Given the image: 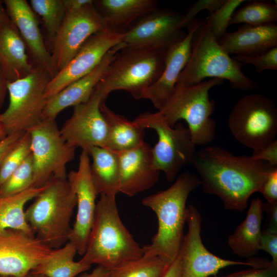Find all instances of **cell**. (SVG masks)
<instances>
[{"label": "cell", "mask_w": 277, "mask_h": 277, "mask_svg": "<svg viewBox=\"0 0 277 277\" xmlns=\"http://www.w3.org/2000/svg\"><path fill=\"white\" fill-rule=\"evenodd\" d=\"M204 192L218 196L227 210L242 211L277 167L218 146L196 150L192 163Z\"/></svg>", "instance_id": "6da1fadb"}, {"label": "cell", "mask_w": 277, "mask_h": 277, "mask_svg": "<svg viewBox=\"0 0 277 277\" xmlns=\"http://www.w3.org/2000/svg\"><path fill=\"white\" fill-rule=\"evenodd\" d=\"M200 185L197 175L186 171L168 189L142 200V205L152 209L158 220L151 243L142 247L143 256L158 257L169 264L176 258L184 236L186 202L189 194Z\"/></svg>", "instance_id": "7a4b0ae2"}, {"label": "cell", "mask_w": 277, "mask_h": 277, "mask_svg": "<svg viewBox=\"0 0 277 277\" xmlns=\"http://www.w3.org/2000/svg\"><path fill=\"white\" fill-rule=\"evenodd\" d=\"M143 255L142 247L120 218L115 197L100 194L86 250L79 261L110 270Z\"/></svg>", "instance_id": "3957f363"}, {"label": "cell", "mask_w": 277, "mask_h": 277, "mask_svg": "<svg viewBox=\"0 0 277 277\" xmlns=\"http://www.w3.org/2000/svg\"><path fill=\"white\" fill-rule=\"evenodd\" d=\"M243 66L221 46L212 32L207 16L199 21L193 34L190 57L179 76L175 87L193 85L211 77L227 80L236 89H256V84L242 71Z\"/></svg>", "instance_id": "277c9868"}, {"label": "cell", "mask_w": 277, "mask_h": 277, "mask_svg": "<svg viewBox=\"0 0 277 277\" xmlns=\"http://www.w3.org/2000/svg\"><path fill=\"white\" fill-rule=\"evenodd\" d=\"M166 49L126 45L115 55L94 91L102 103L113 91L123 90L135 99H142L146 89L161 76Z\"/></svg>", "instance_id": "5b68a950"}, {"label": "cell", "mask_w": 277, "mask_h": 277, "mask_svg": "<svg viewBox=\"0 0 277 277\" xmlns=\"http://www.w3.org/2000/svg\"><path fill=\"white\" fill-rule=\"evenodd\" d=\"M25 211L35 236L49 247L58 249L69 241L71 219L77 204L67 179L52 177Z\"/></svg>", "instance_id": "8992f818"}, {"label": "cell", "mask_w": 277, "mask_h": 277, "mask_svg": "<svg viewBox=\"0 0 277 277\" xmlns=\"http://www.w3.org/2000/svg\"><path fill=\"white\" fill-rule=\"evenodd\" d=\"M223 82L222 79L212 78L193 85L175 87L159 111L172 127L180 120H185L195 145L208 144L214 138L216 129V122L211 117L215 103L210 99L209 91Z\"/></svg>", "instance_id": "52a82bcc"}, {"label": "cell", "mask_w": 277, "mask_h": 277, "mask_svg": "<svg viewBox=\"0 0 277 277\" xmlns=\"http://www.w3.org/2000/svg\"><path fill=\"white\" fill-rule=\"evenodd\" d=\"M133 121L144 129L156 131L158 141L152 147L153 166L172 182L184 166L192 163L196 151L189 129L181 122L170 126L159 111L143 112Z\"/></svg>", "instance_id": "ba28073f"}, {"label": "cell", "mask_w": 277, "mask_h": 277, "mask_svg": "<svg viewBox=\"0 0 277 277\" xmlns=\"http://www.w3.org/2000/svg\"><path fill=\"white\" fill-rule=\"evenodd\" d=\"M228 124L235 139L255 152L275 140L277 108L264 95H246L234 105Z\"/></svg>", "instance_id": "9c48e42d"}, {"label": "cell", "mask_w": 277, "mask_h": 277, "mask_svg": "<svg viewBox=\"0 0 277 277\" xmlns=\"http://www.w3.org/2000/svg\"><path fill=\"white\" fill-rule=\"evenodd\" d=\"M51 78L45 69L35 65L27 76L8 83L9 103L1 113L8 135L26 132L41 121L45 89Z\"/></svg>", "instance_id": "30bf717a"}, {"label": "cell", "mask_w": 277, "mask_h": 277, "mask_svg": "<svg viewBox=\"0 0 277 277\" xmlns=\"http://www.w3.org/2000/svg\"><path fill=\"white\" fill-rule=\"evenodd\" d=\"M27 132L31 137L33 187L44 186L52 177L66 179V165L74 159L76 148L64 140L55 120L42 119Z\"/></svg>", "instance_id": "8fae6325"}, {"label": "cell", "mask_w": 277, "mask_h": 277, "mask_svg": "<svg viewBox=\"0 0 277 277\" xmlns=\"http://www.w3.org/2000/svg\"><path fill=\"white\" fill-rule=\"evenodd\" d=\"M186 223L188 230L177 255L181 264V277H210L216 275L221 269L230 266H256L250 258L246 262L229 260L217 256L208 251L201 236V215L192 205L187 207Z\"/></svg>", "instance_id": "7c38bea8"}, {"label": "cell", "mask_w": 277, "mask_h": 277, "mask_svg": "<svg viewBox=\"0 0 277 277\" xmlns=\"http://www.w3.org/2000/svg\"><path fill=\"white\" fill-rule=\"evenodd\" d=\"M103 30L102 19L94 3L77 11L66 12L52 42L51 55L55 75L73 58L89 37Z\"/></svg>", "instance_id": "4fadbf2b"}, {"label": "cell", "mask_w": 277, "mask_h": 277, "mask_svg": "<svg viewBox=\"0 0 277 277\" xmlns=\"http://www.w3.org/2000/svg\"><path fill=\"white\" fill-rule=\"evenodd\" d=\"M125 33L103 30L89 37L76 54L47 84L45 96L48 99L74 81L91 72L113 47L124 43Z\"/></svg>", "instance_id": "5bb4252c"}, {"label": "cell", "mask_w": 277, "mask_h": 277, "mask_svg": "<svg viewBox=\"0 0 277 277\" xmlns=\"http://www.w3.org/2000/svg\"><path fill=\"white\" fill-rule=\"evenodd\" d=\"M53 250L35 235L6 229L0 232V274L24 277L48 259Z\"/></svg>", "instance_id": "9a60e30c"}, {"label": "cell", "mask_w": 277, "mask_h": 277, "mask_svg": "<svg viewBox=\"0 0 277 277\" xmlns=\"http://www.w3.org/2000/svg\"><path fill=\"white\" fill-rule=\"evenodd\" d=\"M182 17L176 10L157 8L131 26L124 43L130 46L166 49L186 36L187 32L181 27Z\"/></svg>", "instance_id": "2e32d148"}, {"label": "cell", "mask_w": 277, "mask_h": 277, "mask_svg": "<svg viewBox=\"0 0 277 277\" xmlns=\"http://www.w3.org/2000/svg\"><path fill=\"white\" fill-rule=\"evenodd\" d=\"M102 103L100 96L93 91L87 102L73 107L72 114L60 129L68 144L88 153L94 147L106 148L108 129L100 109Z\"/></svg>", "instance_id": "e0dca14e"}, {"label": "cell", "mask_w": 277, "mask_h": 277, "mask_svg": "<svg viewBox=\"0 0 277 277\" xmlns=\"http://www.w3.org/2000/svg\"><path fill=\"white\" fill-rule=\"evenodd\" d=\"M67 179L77 197V214L72 227L69 242L81 255L85 253L92 227L96 210L97 194L91 175L89 154L82 151L76 171L71 170Z\"/></svg>", "instance_id": "ac0fdd59"}, {"label": "cell", "mask_w": 277, "mask_h": 277, "mask_svg": "<svg viewBox=\"0 0 277 277\" xmlns=\"http://www.w3.org/2000/svg\"><path fill=\"white\" fill-rule=\"evenodd\" d=\"M117 154L119 192L132 197L150 189L159 181L160 171L153 166L152 147L148 143L144 141Z\"/></svg>", "instance_id": "d6986e66"}, {"label": "cell", "mask_w": 277, "mask_h": 277, "mask_svg": "<svg viewBox=\"0 0 277 277\" xmlns=\"http://www.w3.org/2000/svg\"><path fill=\"white\" fill-rule=\"evenodd\" d=\"M199 21L195 18L187 27L186 36L167 48L165 65L161 76L143 94L142 99L149 100L159 111L164 108L173 94L179 76L189 60L193 34Z\"/></svg>", "instance_id": "ffe728a7"}, {"label": "cell", "mask_w": 277, "mask_h": 277, "mask_svg": "<svg viewBox=\"0 0 277 277\" xmlns=\"http://www.w3.org/2000/svg\"><path fill=\"white\" fill-rule=\"evenodd\" d=\"M125 45L122 43L113 47L91 72L47 99L42 119L55 120L57 115L66 108L74 107L87 102L115 54Z\"/></svg>", "instance_id": "44dd1931"}, {"label": "cell", "mask_w": 277, "mask_h": 277, "mask_svg": "<svg viewBox=\"0 0 277 277\" xmlns=\"http://www.w3.org/2000/svg\"><path fill=\"white\" fill-rule=\"evenodd\" d=\"M10 21L19 31L36 66L45 69L51 78L55 75L51 54L48 51L35 12L25 0L3 1Z\"/></svg>", "instance_id": "7402d4cb"}, {"label": "cell", "mask_w": 277, "mask_h": 277, "mask_svg": "<svg viewBox=\"0 0 277 277\" xmlns=\"http://www.w3.org/2000/svg\"><path fill=\"white\" fill-rule=\"evenodd\" d=\"M229 55H254L277 47V26L243 24L218 41Z\"/></svg>", "instance_id": "603a6c76"}, {"label": "cell", "mask_w": 277, "mask_h": 277, "mask_svg": "<svg viewBox=\"0 0 277 277\" xmlns=\"http://www.w3.org/2000/svg\"><path fill=\"white\" fill-rule=\"evenodd\" d=\"M155 0H98L94 5L104 30L124 33L137 19L157 8Z\"/></svg>", "instance_id": "cb8c5ba5"}, {"label": "cell", "mask_w": 277, "mask_h": 277, "mask_svg": "<svg viewBox=\"0 0 277 277\" xmlns=\"http://www.w3.org/2000/svg\"><path fill=\"white\" fill-rule=\"evenodd\" d=\"M26 45L10 19L0 23V66L8 82L21 79L32 70Z\"/></svg>", "instance_id": "d4e9b609"}, {"label": "cell", "mask_w": 277, "mask_h": 277, "mask_svg": "<svg viewBox=\"0 0 277 277\" xmlns=\"http://www.w3.org/2000/svg\"><path fill=\"white\" fill-rule=\"evenodd\" d=\"M263 203L259 198L253 199L245 219L228 237L229 247L239 256L250 258L260 250L264 212Z\"/></svg>", "instance_id": "484cf974"}, {"label": "cell", "mask_w": 277, "mask_h": 277, "mask_svg": "<svg viewBox=\"0 0 277 277\" xmlns=\"http://www.w3.org/2000/svg\"><path fill=\"white\" fill-rule=\"evenodd\" d=\"M92 159L91 175L97 195L115 197L119 193V160L117 152L107 148L94 147L88 151Z\"/></svg>", "instance_id": "4316f807"}, {"label": "cell", "mask_w": 277, "mask_h": 277, "mask_svg": "<svg viewBox=\"0 0 277 277\" xmlns=\"http://www.w3.org/2000/svg\"><path fill=\"white\" fill-rule=\"evenodd\" d=\"M100 109L108 129L106 148L116 152L133 148L144 142L145 129L102 103Z\"/></svg>", "instance_id": "83f0119b"}, {"label": "cell", "mask_w": 277, "mask_h": 277, "mask_svg": "<svg viewBox=\"0 0 277 277\" xmlns=\"http://www.w3.org/2000/svg\"><path fill=\"white\" fill-rule=\"evenodd\" d=\"M46 185L41 188L32 187L11 196H0V232L7 229H13L35 235L26 221L24 207Z\"/></svg>", "instance_id": "f1b7e54d"}, {"label": "cell", "mask_w": 277, "mask_h": 277, "mask_svg": "<svg viewBox=\"0 0 277 277\" xmlns=\"http://www.w3.org/2000/svg\"><path fill=\"white\" fill-rule=\"evenodd\" d=\"M77 252L75 246L70 242L54 249L51 255L36 266L30 272L46 277H76L89 270L91 266L74 261Z\"/></svg>", "instance_id": "f546056e"}, {"label": "cell", "mask_w": 277, "mask_h": 277, "mask_svg": "<svg viewBox=\"0 0 277 277\" xmlns=\"http://www.w3.org/2000/svg\"><path fill=\"white\" fill-rule=\"evenodd\" d=\"M277 21V5L271 1H246L233 13L229 26L243 24L263 25L274 24Z\"/></svg>", "instance_id": "4dcf8cb0"}, {"label": "cell", "mask_w": 277, "mask_h": 277, "mask_svg": "<svg viewBox=\"0 0 277 277\" xmlns=\"http://www.w3.org/2000/svg\"><path fill=\"white\" fill-rule=\"evenodd\" d=\"M169 265L158 257L143 256L109 270V277H162Z\"/></svg>", "instance_id": "1f68e13d"}, {"label": "cell", "mask_w": 277, "mask_h": 277, "mask_svg": "<svg viewBox=\"0 0 277 277\" xmlns=\"http://www.w3.org/2000/svg\"><path fill=\"white\" fill-rule=\"evenodd\" d=\"M31 7L42 18L48 36L53 42L66 14L64 0H31Z\"/></svg>", "instance_id": "d6a6232c"}, {"label": "cell", "mask_w": 277, "mask_h": 277, "mask_svg": "<svg viewBox=\"0 0 277 277\" xmlns=\"http://www.w3.org/2000/svg\"><path fill=\"white\" fill-rule=\"evenodd\" d=\"M34 170L31 154L0 187V196H9L33 187Z\"/></svg>", "instance_id": "836d02e7"}, {"label": "cell", "mask_w": 277, "mask_h": 277, "mask_svg": "<svg viewBox=\"0 0 277 277\" xmlns=\"http://www.w3.org/2000/svg\"><path fill=\"white\" fill-rule=\"evenodd\" d=\"M31 154V137L26 131L18 144L6 155L0 166V187Z\"/></svg>", "instance_id": "e575fe53"}, {"label": "cell", "mask_w": 277, "mask_h": 277, "mask_svg": "<svg viewBox=\"0 0 277 277\" xmlns=\"http://www.w3.org/2000/svg\"><path fill=\"white\" fill-rule=\"evenodd\" d=\"M245 0H224L222 5L213 12L208 14L212 32L219 41L227 32L231 16L237 8Z\"/></svg>", "instance_id": "d590c367"}, {"label": "cell", "mask_w": 277, "mask_h": 277, "mask_svg": "<svg viewBox=\"0 0 277 277\" xmlns=\"http://www.w3.org/2000/svg\"><path fill=\"white\" fill-rule=\"evenodd\" d=\"M244 64H250L260 73L267 70H277V47L254 55L237 54L232 57Z\"/></svg>", "instance_id": "8d00e7d4"}, {"label": "cell", "mask_w": 277, "mask_h": 277, "mask_svg": "<svg viewBox=\"0 0 277 277\" xmlns=\"http://www.w3.org/2000/svg\"><path fill=\"white\" fill-rule=\"evenodd\" d=\"M224 0H199L193 3L183 15L181 21L182 29L188 27L189 24L195 18L201 11L206 10L209 14L217 9L223 3Z\"/></svg>", "instance_id": "74e56055"}, {"label": "cell", "mask_w": 277, "mask_h": 277, "mask_svg": "<svg viewBox=\"0 0 277 277\" xmlns=\"http://www.w3.org/2000/svg\"><path fill=\"white\" fill-rule=\"evenodd\" d=\"M234 277H277V264L263 261L260 266L235 272Z\"/></svg>", "instance_id": "f35d334b"}, {"label": "cell", "mask_w": 277, "mask_h": 277, "mask_svg": "<svg viewBox=\"0 0 277 277\" xmlns=\"http://www.w3.org/2000/svg\"><path fill=\"white\" fill-rule=\"evenodd\" d=\"M267 252L272 258L271 262L277 264V232L263 230L260 240V250Z\"/></svg>", "instance_id": "ab89813d"}, {"label": "cell", "mask_w": 277, "mask_h": 277, "mask_svg": "<svg viewBox=\"0 0 277 277\" xmlns=\"http://www.w3.org/2000/svg\"><path fill=\"white\" fill-rule=\"evenodd\" d=\"M251 156L256 160L268 163L271 166L276 167L277 166V141L275 140L272 143L261 149L253 152Z\"/></svg>", "instance_id": "60d3db41"}, {"label": "cell", "mask_w": 277, "mask_h": 277, "mask_svg": "<svg viewBox=\"0 0 277 277\" xmlns=\"http://www.w3.org/2000/svg\"><path fill=\"white\" fill-rule=\"evenodd\" d=\"M260 192L263 194L267 202H277V168L270 174Z\"/></svg>", "instance_id": "b9f144b4"}, {"label": "cell", "mask_w": 277, "mask_h": 277, "mask_svg": "<svg viewBox=\"0 0 277 277\" xmlns=\"http://www.w3.org/2000/svg\"><path fill=\"white\" fill-rule=\"evenodd\" d=\"M25 132L8 134L0 142V166L4 157L18 144Z\"/></svg>", "instance_id": "7bdbcfd3"}, {"label": "cell", "mask_w": 277, "mask_h": 277, "mask_svg": "<svg viewBox=\"0 0 277 277\" xmlns=\"http://www.w3.org/2000/svg\"><path fill=\"white\" fill-rule=\"evenodd\" d=\"M264 211L268 214V226L266 230L272 232H277V202L263 203Z\"/></svg>", "instance_id": "ee69618b"}, {"label": "cell", "mask_w": 277, "mask_h": 277, "mask_svg": "<svg viewBox=\"0 0 277 277\" xmlns=\"http://www.w3.org/2000/svg\"><path fill=\"white\" fill-rule=\"evenodd\" d=\"M92 0H64L66 12H72L80 10L92 4Z\"/></svg>", "instance_id": "f6af8a7d"}, {"label": "cell", "mask_w": 277, "mask_h": 277, "mask_svg": "<svg viewBox=\"0 0 277 277\" xmlns=\"http://www.w3.org/2000/svg\"><path fill=\"white\" fill-rule=\"evenodd\" d=\"M181 264L178 256L171 263L162 277H181Z\"/></svg>", "instance_id": "bcb514c9"}, {"label": "cell", "mask_w": 277, "mask_h": 277, "mask_svg": "<svg viewBox=\"0 0 277 277\" xmlns=\"http://www.w3.org/2000/svg\"><path fill=\"white\" fill-rule=\"evenodd\" d=\"M8 81L0 66V111L3 106L7 92Z\"/></svg>", "instance_id": "7dc6e473"}, {"label": "cell", "mask_w": 277, "mask_h": 277, "mask_svg": "<svg viewBox=\"0 0 277 277\" xmlns=\"http://www.w3.org/2000/svg\"><path fill=\"white\" fill-rule=\"evenodd\" d=\"M109 270L106 268L99 265L90 272H82L76 277H109Z\"/></svg>", "instance_id": "c3c4849f"}, {"label": "cell", "mask_w": 277, "mask_h": 277, "mask_svg": "<svg viewBox=\"0 0 277 277\" xmlns=\"http://www.w3.org/2000/svg\"><path fill=\"white\" fill-rule=\"evenodd\" d=\"M3 4V1H0V23L10 19Z\"/></svg>", "instance_id": "681fc988"}, {"label": "cell", "mask_w": 277, "mask_h": 277, "mask_svg": "<svg viewBox=\"0 0 277 277\" xmlns=\"http://www.w3.org/2000/svg\"><path fill=\"white\" fill-rule=\"evenodd\" d=\"M8 135L0 113V142Z\"/></svg>", "instance_id": "f907efd6"}, {"label": "cell", "mask_w": 277, "mask_h": 277, "mask_svg": "<svg viewBox=\"0 0 277 277\" xmlns=\"http://www.w3.org/2000/svg\"><path fill=\"white\" fill-rule=\"evenodd\" d=\"M24 277H46V276L42 274H35V273H32L31 272H30Z\"/></svg>", "instance_id": "816d5d0a"}, {"label": "cell", "mask_w": 277, "mask_h": 277, "mask_svg": "<svg viewBox=\"0 0 277 277\" xmlns=\"http://www.w3.org/2000/svg\"><path fill=\"white\" fill-rule=\"evenodd\" d=\"M234 274H235V272L229 274H228L227 275L223 276H216V275H214V276H210V277H234Z\"/></svg>", "instance_id": "f5cc1de1"}, {"label": "cell", "mask_w": 277, "mask_h": 277, "mask_svg": "<svg viewBox=\"0 0 277 277\" xmlns=\"http://www.w3.org/2000/svg\"><path fill=\"white\" fill-rule=\"evenodd\" d=\"M0 277H13V276H7V275H4L0 274Z\"/></svg>", "instance_id": "db71d44e"}]
</instances>
